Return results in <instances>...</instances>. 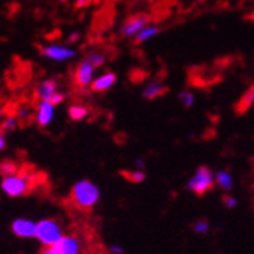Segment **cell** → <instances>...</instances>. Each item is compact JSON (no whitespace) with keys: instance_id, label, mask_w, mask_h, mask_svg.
<instances>
[{"instance_id":"15","label":"cell","mask_w":254,"mask_h":254,"mask_svg":"<svg viewBox=\"0 0 254 254\" xmlns=\"http://www.w3.org/2000/svg\"><path fill=\"white\" fill-rule=\"evenodd\" d=\"M215 180H216V184L222 190H225V192L232 190V188H233V178H232V175H230L227 171H219L216 174Z\"/></svg>"},{"instance_id":"20","label":"cell","mask_w":254,"mask_h":254,"mask_svg":"<svg viewBox=\"0 0 254 254\" xmlns=\"http://www.w3.org/2000/svg\"><path fill=\"white\" fill-rule=\"evenodd\" d=\"M17 127H18V118L17 116H8V118H5L3 119V124H2V131L3 132H11V131H14V129H17Z\"/></svg>"},{"instance_id":"16","label":"cell","mask_w":254,"mask_h":254,"mask_svg":"<svg viewBox=\"0 0 254 254\" xmlns=\"http://www.w3.org/2000/svg\"><path fill=\"white\" fill-rule=\"evenodd\" d=\"M88 116V108L82 104H75L68 108V118L72 121H82Z\"/></svg>"},{"instance_id":"13","label":"cell","mask_w":254,"mask_h":254,"mask_svg":"<svg viewBox=\"0 0 254 254\" xmlns=\"http://www.w3.org/2000/svg\"><path fill=\"white\" fill-rule=\"evenodd\" d=\"M168 91V87L163 84V82H160V81H151L146 84V87L143 88L142 91V96L145 99H155V98H160V96H163L165 93Z\"/></svg>"},{"instance_id":"24","label":"cell","mask_w":254,"mask_h":254,"mask_svg":"<svg viewBox=\"0 0 254 254\" xmlns=\"http://www.w3.org/2000/svg\"><path fill=\"white\" fill-rule=\"evenodd\" d=\"M224 204L228 207V209H233V207H236L238 201H236V198L232 196V195H225V196H224Z\"/></svg>"},{"instance_id":"6","label":"cell","mask_w":254,"mask_h":254,"mask_svg":"<svg viewBox=\"0 0 254 254\" xmlns=\"http://www.w3.org/2000/svg\"><path fill=\"white\" fill-rule=\"evenodd\" d=\"M40 52L43 57L49 58L52 61H68L78 57V52L73 48H67L63 44H48V46H41Z\"/></svg>"},{"instance_id":"28","label":"cell","mask_w":254,"mask_h":254,"mask_svg":"<svg viewBox=\"0 0 254 254\" xmlns=\"http://www.w3.org/2000/svg\"><path fill=\"white\" fill-rule=\"evenodd\" d=\"M79 37H81V35H79V32H73L70 37H68V43H75V41H78V40H79Z\"/></svg>"},{"instance_id":"25","label":"cell","mask_w":254,"mask_h":254,"mask_svg":"<svg viewBox=\"0 0 254 254\" xmlns=\"http://www.w3.org/2000/svg\"><path fill=\"white\" fill-rule=\"evenodd\" d=\"M64 99H65V93H61V91H58V93H57L49 102H52L54 105H58V104H63Z\"/></svg>"},{"instance_id":"2","label":"cell","mask_w":254,"mask_h":254,"mask_svg":"<svg viewBox=\"0 0 254 254\" xmlns=\"http://www.w3.org/2000/svg\"><path fill=\"white\" fill-rule=\"evenodd\" d=\"M34 177L29 172H15L11 175L3 177L2 181V190L11 196V198H17V196H23L26 195L32 188H34Z\"/></svg>"},{"instance_id":"4","label":"cell","mask_w":254,"mask_h":254,"mask_svg":"<svg viewBox=\"0 0 254 254\" xmlns=\"http://www.w3.org/2000/svg\"><path fill=\"white\" fill-rule=\"evenodd\" d=\"M216 183L212 171L209 168H199L195 175L189 180L188 183V189L195 192L196 195H204L209 192L212 188H213V184Z\"/></svg>"},{"instance_id":"29","label":"cell","mask_w":254,"mask_h":254,"mask_svg":"<svg viewBox=\"0 0 254 254\" xmlns=\"http://www.w3.org/2000/svg\"><path fill=\"white\" fill-rule=\"evenodd\" d=\"M40 254H55V251H54L52 248H46V250H43Z\"/></svg>"},{"instance_id":"5","label":"cell","mask_w":254,"mask_h":254,"mask_svg":"<svg viewBox=\"0 0 254 254\" xmlns=\"http://www.w3.org/2000/svg\"><path fill=\"white\" fill-rule=\"evenodd\" d=\"M148 25H151V15L145 12H138L128 17L121 26V34L125 38H134L138 32L143 31Z\"/></svg>"},{"instance_id":"30","label":"cell","mask_w":254,"mask_h":254,"mask_svg":"<svg viewBox=\"0 0 254 254\" xmlns=\"http://www.w3.org/2000/svg\"><path fill=\"white\" fill-rule=\"evenodd\" d=\"M135 165H137L138 169H143V166H145V163H143L142 160H137V161H135Z\"/></svg>"},{"instance_id":"10","label":"cell","mask_w":254,"mask_h":254,"mask_svg":"<svg viewBox=\"0 0 254 254\" xmlns=\"http://www.w3.org/2000/svg\"><path fill=\"white\" fill-rule=\"evenodd\" d=\"M58 93V79L48 78L38 84L35 95L40 101H51Z\"/></svg>"},{"instance_id":"3","label":"cell","mask_w":254,"mask_h":254,"mask_svg":"<svg viewBox=\"0 0 254 254\" xmlns=\"http://www.w3.org/2000/svg\"><path fill=\"white\" fill-rule=\"evenodd\" d=\"M35 238L46 248H52L63 238L61 225L54 219H43V221L37 222V236Z\"/></svg>"},{"instance_id":"9","label":"cell","mask_w":254,"mask_h":254,"mask_svg":"<svg viewBox=\"0 0 254 254\" xmlns=\"http://www.w3.org/2000/svg\"><path fill=\"white\" fill-rule=\"evenodd\" d=\"M52 250L55 254H79L81 253V244L75 236H63Z\"/></svg>"},{"instance_id":"32","label":"cell","mask_w":254,"mask_h":254,"mask_svg":"<svg viewBox=\"0 0 254 254\" xmlns=\"http://www.w3.org/2000/svg\"><path fill=\"white\" fill-rule=\"evenodd\" d=\"M196 2H204V0H196Z\"/></svg>"},{"instance_id":"8","label":"cell","mask_w":254,"mask_h":254,"mask_svg":"<svg viewBox=\"0 0 254 254\" xmlns=\"http://www.w3.org/2000/svg\"><path fill=\"white\" fill-rule=\"evenodd\" d=\"M11 230H12V233L18 238L29 239V238L37 236V224L32 222L31 219H26V218H18V219L12 221Z\"/></svg>"},{"instance_id":"1","label":"cell","mask_w":254,"mask_h":254,"mask_svg":"<svg viewBox=\"0 0 254 254\" xmlns=\"http://www.w3.org/2000/svg\"><path fill=\"white\" fill-rule=\"evenodd\" d=\"M99 189L96 184H93L88 180H81L72 188V202L82 210H88L91 207H95L99 201Z\"/></svg>"},{"instance_id":"22","label":"cell","mask_w":254,"mask_h":254,"mask_svg":"<svg viewBox=\"0 0 254 254\" xmlns=\"http://www.w3.org/2000/svg\"><path fill=\"white\" fill-rule=\"evenodd\" d=\"M209 224H207L205 221H196L195 224H193V230L196 233H199V235H204V233H207L209 232Z\"/></svg>"},{"instance_id":"23","label":"cell","mask_w":254,"mask_h":254,"mask_svg":"<svg viewBox=\"0 0 254 254\" xmlns=\"http://www.w3.org/2000/svg\"><path fill=\"white\" fill-rule=\"evenodd\" d=\"M15 116L18 118V121H28L31 118V110L28 107H20Z\"/></svg>"},{"instance_id":"17","label":"cell","mask_w":254,"mask_h":254,"mask_svg":"<svg viewBox=\"0 0 254 254\" xmlns=\"http://www.w3.org/2000/svg\"><path fill=\"white\" fill-rule=\"evenodd\" d=\"M254 104V87H251L247 93L242 96V99L239 101V104H238V113H244V111H247L251 105Z\"/></svg>"},{"instance_id":"11","label":"cell","mask_w":254,"mask_h":254,"mask_svg":"<svg viewBox=\"0 0 254 254\" xmlns=\"http://www.w3.org/2000/svg\"><path fill=\"white\" fill-rule=\"evenodd\" d=\"M54 111H55V105L49 101H40L38 108H37V124L41 128H46L54 119Z\"/></svg>"},{"instance_id":"7","label":"cell","mask_w":254,"mask_h":254,"mask_svg":"<svg viewBox=\"0 0 254 254\" xmlns=\"http://www.w3.org/2000/svg\"><path fill=\"white\" fill-rule=\"evenodd\" d=\"M95 65L91 64L87 58L81 60L76 65V70H75V82L79 88H87L91 87L93 84V75H95Z\"/></svg>"},{"instance_id":"19","label":"cell","mask_w":254,"mask_h":254,"mask_svg":"<svg viewBox=\"0 0 254 254\" xmlns=\"http://www.w3.org/2000/svg\"><path fill=\"white\" fill-rule=\"evenodd\" d=\"M124 177L131 181V183H142L145 180V172L140 169H135V171H125Z\"/></svg>"},{"instance_id":"12","label":"cell","mask_w":254,"mask_h":254,"mask_svg":"<svg viewBox=\"0 0 254 254\" xmlns=\"http://www.w3.org/2000/svg\"><path fill=\"white\" fill-rule=\"evenodd\" d=\"M116 81H118L116 73L107 72V73L101 75L99 78H96V79L93 81V84H91L90 90H91V91H95V93H105L107 90H110L114 84H116Z\"/></svg>"},{"instance_id":"14","label":"cell","mask_w":254,"mask_h":254,"mask_svg":"<svg viewBox=\"0 0 254 254\" xmlns=\"http://www.w3.org/2000/svg\"><path fill=\"white\" fill-rule=\"evenodd\" d=\"M158 32H160V28L157 25H148L143 31H140L134 37V43L135 44H145L146 41H149L154 37H157Z\"/></svg>"},{"instance_id":"31","label":"cell","mask_w":254,"mask_h":254,"mask_svg":"<svg viewBox=\"0 0 254 254\" xmlns=\"http://www.w3.org/2000/svg\"><path fill=\"white\" fill-rule=\"evenodd\" d=\"M81 5H87V0H78L76 6H81Z\"/></svg>"},{"instance_id":"18","label":"cell","mask_w":254,"mask_h":254,"mask_svg":"<svg viewBox=\"0 0 254 254\" xmlns=\"http://www.w3.org/2000/svg\"><path fill=\"white\" fill-rule=\"evenodd\" d=\"M85 58H87L91 64H93L96 68H98V67H102V65L105 64V61H107V55H105L104 52H101V51H91V52L87 54Z\"/></svg>"},{"instance_id":"27","label":"cell","mask_w":254,"mask_h":254,"mask_svg":"<svg viewBox=\"0 0 254 254\" xmlns=\"http://www.w3.org/2000/svg\"><path fill=\"white\" fill-rule=\"evenodd\" d=\"M6 148V140H5V132L2 131V135H0V149H5Z\"/></svg>"},{"instance_id":"21","label":"cell","mask_w":254,"mask_h":254,"mask_svg":"<svg viewBox=\"0 0 254 254\" xmlns=\"http://www.w3.org/2000/svg\"><path fill=\"white\" fill-rule=\"evenodd\" d=\"M178 99L186 108H190L195 104V96H193L192 91H181V93L178 95Z\"/></svg>"},{"instance_id":"26","label":"cell","mask_w":254,"mask_h":254,"mask_svg":"<svg viewBox=\"0 0 254 254\" xmlns=\"http://www.w3.org/2000/svg\"><path fill=\"white\" fill-rule=\"evenodd\" d=\"M110 253L111 254H124V248L119 245H111L110 247Z\"/></svg>"}]
</instances>
